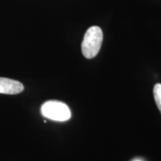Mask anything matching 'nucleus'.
Here are the masks:
<instances>
[{
  "label": "nucleus",
  "instance_id": "nucleus-1",
  "mask_svg": "<svg viewBox=\"0 0 161 161\" xmlns=\"http://www.w3.org/2000/svg\"><path fill=\"white\" fill-rule=\"evenodd\" d=\"M103 40V33L98 26H92L84 35L81 44L83 55L90 59L96 57L99 52Z\"/></svg>",
  "mask_w": 161,
  "mask_h": 161
},
{
  "label": "nucleus",
  "instance_id": "nucleus-2",
  "mask_svg": "<svg viewBox=\"0 0 161 161\" xmlns=\"http://www.w3.org/2000/svg\"><path fill=\"white\" fill-rule=\"evenodd\" d=\"M41 113L45 117L57 122L67 121L71 117L69 107L64 102L55 100L46 102L41 107Z\"/></svg>",
  "mask_w": 161,
  "mask_h": 161
},
{
  "label": "nucleus",
  "instance_id": "nucleus-3",
  "mask_svg": "<svg viewBox=\"0 0 161 161\" xmlns=\"http://www.w3.org/2000/svg\"><path fill=\"white\" fill-rule=\"evenodd\" d=\"M24 86L21 82L7 78H0V93L16 95L23 91Z\"/></svg>",
  "mask_w": 161,
  "mask_h": 161
},
{
  "label": "nucleus",
  "instance_id": "nucleus-4",
  "mask_svg": "<svg viewBox=\"0 0 161 161\" xmlns=\"http://www.w3.org/2000/svg\"><path fill=\"white\" fill-rule=\"evenodd\" d=\"M154 98L157 106L161 113V84H157L154 85Z\"/></svg>",
  "mask_w": 161,
  "mask_h": 161
},
{
  "label": "nucleus",
  "instance_id": "nucleus-5",
  "mask_svg": "<svg viewBox=\"0 0 161 161\" xmlns=\"http://www.w3.org/2000/svg\"><path fill=\"white\" fill-rule=\"evenodd\" d=\"M134 161H141V160H134Z\"/></svg>",
  "mask_w": 161,
  "mask_h": 161
}]
</instances>
